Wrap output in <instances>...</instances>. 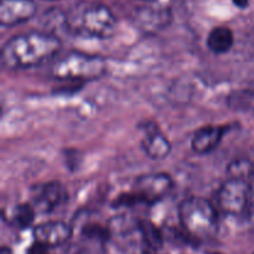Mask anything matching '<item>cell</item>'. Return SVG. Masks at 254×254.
Returning <instances> with one entry per match:
<instances>
[{
	"instance_id": "obj_1",
	"label": "cell",
	"mask_w": 254,
	"mask_h": 254,
	"mask_svg": "<svg viewBox=\"0 0 254 254\" xmlns=\"http://www.w3.org/2000/svg\"><path fill=\"white\" fill-rule=\"evenodd\" d=\"M61 45V40L50 32L35 31L17 35L2 46L1 64L11 69L40 66L56 56Z\"/></svg>"
},
{
	"instance_id": "obj_2",
	"label": "cell",
	"mask_w": 254,
	"mask_h": 254,
	"mask_svg": "<svg viewBox=\"0 0 254 254\" xmlns=\"http://www.w3.org/2000/svg\"><path fill=\"white\" fill-rule=\"evenodd\" d=\"M109 227L112 237L124 254H154L163 247V233L148 220L117 218Z\"/></svg>"
},
{
	"instance_id": "obj_3",
	"label": "cell",
	"mask_w": 254,
	"mask_h": 254,
	"mask_svg": "<svg viewBox=\"0 0 254 254\" xmlns=\"http://www.w3.org/2000/svg\"><path fill=\"white\" fill-rule=\"evenodd\" d=\"M67 30L86 39H109L116 31L117 17L107 5L83 2L66 14Z\"/></svg>"
},
{
	"instance_id": "obj_4",
	"label": "cell",
	"mask_w": 254,
	"mask_h": 254,
	"mask_svg": "<svg viewBox=\"0 0 254 254\" xmlns=\"http://www.w3.org/2000/svg\"><path fill=\"white\" fill-rule=\"evenodd\" d=\"M179 220L189 237L203 241L218 233V212L215 206L200 196L185 198L179 206Z\"/></svg>"
},
{
	"instance_id": "obj_5",
	"label": "cell",
	"mask_w": 254,
	"mask_h": 254,
	"mask_svg": "<svg viewBox=\"0 0 254 254\" xmlns=\"http://www.w3.org/2000/svg\"><path fill=\"white\" fill-rule=\"evenodd\" d=\"M106 72L107 64L101 56L72 51L56 60L50 73L59 81L87 82L101 78Z\"/></svg>"
},
{
	"instance_id": "obj_6",
	"label": "cell",
	"mask_w": 254,
	"mask_h": 254,
	"mask_svg": "<svg viewBox=\"0 0 254 254\" xmlns=\"http://www.w3.org/2000/svg\"><path fill=\"white\" fill-rule=\"evenodd\" d=\"M252 183L228 178L217 192L218 208L230 216H240L247 210L252 196Z\"/></svg>"
},
{
	"instance_id": "obj_7",
	"label": "cell",
	"mask_w": 254,
	"mask_h": 254,
	"mask_svg": "<svg viewBox=\"0 0 254 254\" xmlns=\"http://www.w3.org/2000/svg\"><path fill=\"white\" fill-rule=\"evenodd\" d=\"M174 188V181L169 174L154 173L139 176L134 183V189L143 205L151 206L163 200Z\"/></svg>"
},
{
	"instance_id": "obj_8",
	"label": "cell",
	"mask_w": 254,
	"mask_h": 254,
	"mask_svg": "<svg viewBox=\"0 0 254 254\" xmlns=\"http://www.w3.org/2000/svg\"><path fill=\"white\" fill-rule=\"evenodd\" d=\"M30 195L31 203L40 213L52 212L68 200L66 188L59 181H47L34 185L30 190Z\"/></svg>"
},
{
	"instance_id": "obj_9",
	"label": "cell",
	"mask_w": 254,
	"mask_h": 254,
	"mask_svg": "<svg viewBox=\"0 0 254 254\" xmlns=\"http://www.w3.org/2000/svg\"><path fill=\"white\" fill-rule=\"evenodd\" d=\"M139 127L143 133L140 144L146 156L153 160H164L168 158L169 154L171 153V143L161 133L158 124L151 121H146Z\"/></svg>"
},
{
	"instance_id": "obj_10",
	"label": "cell",
	"mask_w": 254,
	"mask_h": 254,
	"mask_svg": "<svg viewBox=\"0 0 254 254\" xmlns=\"http://www.w3.org/2000/svg\"><path fill=\"white\" fill-rule=\"evenodd\" d=\"M34 0H1L0 1V24L5 27L24 24L36 14Z\"/></svg>"
},
{
	"instance_id": "obj_11",
	"label": "cell",
	"mask_w": 254,
	"mask_h": 254,
	"mask_svg": "<svg viewBox=\"0 0 254 254\" xmlns=\"http://www.w3.org/2000/svg\"><path fill=\"white\" fill-rule=\"evenodd\" d=\"M134 22L145 32H158L169 26L173 19L170 7L166 6H141L134 12Z\"/></svg>"
},
{
	"instance_id": "obj_12",
	"label": "cell",
	"mask_w": 254,
	"mask_h": 254,
	"mask_svg": "<svg viewBox=\"0 0 254 254\" xmlns=\"http://www.w3.org/2000/svg\"><path fill=\"white\" fill-rule=\"evenodd\" d=\"M73 228L64 221H47L34 228V238L36 242L47 247H59L71 240Z\"/></svg>"
},
{
	"instance_id": "obj_13",
	"label": "cell",
	"mask_w": 254,
	"mask_h": 254,
	"mask_svg": "<svg viewBox=\"0 0 254 254\" xmlns=\"http://www.w3.org/2000/svg\"><path fill=\"white\" fill-rule=\"evenodd\" d=\"M228 126H206L193 133L191 148L196 154L205 155L212 153L222 141Z\"/></svg>"
},
{
	"instance_id": "obj_14",
	"label": "cell",
	"mask_w": 254,
	"mask_h": 254,
	"mask_svg": "<svg viewBox=\"0 0 254 254\" xmlns=\"http://www.w3.org/2000/svg\"><path fill=\"white\" fill-rule=\"evenodd\" d=\"M206 44L213 54H227L235 44V34L227 26H216L208 32Z\"/></svg>"
},
{
	"instance_id": "obj_15",
	"label": "cell",
	"mask_w": 254,
	"mask_h": 254,
	"mask_svg": "<svg viewBox=\"0 0 254 254\" xmlns=\"http://www.w3.org/2000/svg\"><path fill=\"white\" fill-rule=\"evenodd\" d=\"M36 208L34 207L31 202L29 203H20L12 208L10 213L9 221L12 226L20 228V230H26L34 223L35 217H36Z\"/></svg>"
},
{
	"instance_id": "obj_16",
	"label": "cell",
	"mask_w": 254,
	"mask_h": 254,
	"mask_svg": "<svg viewBox=\"0 0 254 254\" xmlns=\"http://www.w3.org/2000/svg\"><path fill=\"white\" fill-rule=\"evenodd\" d=\"M228 178L252 183L254 180V161L250 158H236L227 165Z\"/></svg>"
},
{
	"instance_id": "obj_17",
	"label": "cell",
	"mask_w": 254,
	"mask_h": 254,
	"mask_svg": "<svg viewBox=\"0 0 254 254\" xmlns=\"http://www.w3.org/2000/svg\"><path fill=\"white\" fill-rule=\"evenodd\" d=\"M81 236L88 241L104 243L111 240L112 232L109 226L106 227L98 222H88L81 227Z\"/></svg>"
},
{
	"instance_id": "obj_18",
	"label": "cell",
	"mask_w": 254,
	"mask_h": 254,
	"mask_svg": "<svg viewBox=\"0 0 254 254\" xmlns=\"http://www.w3.org/2000/svg\"><path fill=\"white\" fill-rule=\"evenodd\" d=\"M49 248L50 247H47V246H45V245H42V243H39L35 241L34 245H32L31 247L27 250L26 254H50Z\"/></svg>"
},
{
	"instance_id": "obj_19",
	"label": "cell",
	"mask_w": 254,
	"mask_h": 254,
	"mask_svg": "<svg viewBox=\"0 0 254 254\" xmlns=\"http://www.w3.org/2000/svg\"><path fill=\"white\" fill-rule=\"evenodd\" d=\"M232 1L233 4L237 7H240V9H245V7H247L248 4H250V0H232Z\"/></svg>"
},
{
	"instance_id": "obj_20",
	"label": "cell",
	"mask_w": 254,
	"mask_h": 254,
	"mask_svg": "<svg viewBox=\"0 0 254 254\" xmlns=\"http://www.w3.org/2000/svg\"><path fill=\"white\" fill-rule=\"evenodd\" d=\"M139 1H143V2H149V4H153V2L158 1V0H139Z\"/></svg>"
},
{
	"instance_id": "obj_21",
	"label": "cell",
	"mask_w": 254,
	"mask_h": 254,
	"mask_svg": "<svg viewBox=\"0 0 254 254\" xmlns=\"http://www.w3.org/2000/svg\"><path fill=\"white\" fill-rule=\"evenodd\" d=\"M46 1H57V0H46Z\"/></svg>"
},
{
	"instance_id": "obj_22",
	"label": "cell",
	"mask_w": 254,
	"mask_h": 254,
	"mask_svg": "<svg viewBox=\"0 0 254 254\" xmlns=\"http://www.w3.org/2000/svg\"><path fill=\"white\" fill-rule=\"evenodd\" d=\"M253 254H254V253H253Z\"/></svg>"
}]
</instances>
